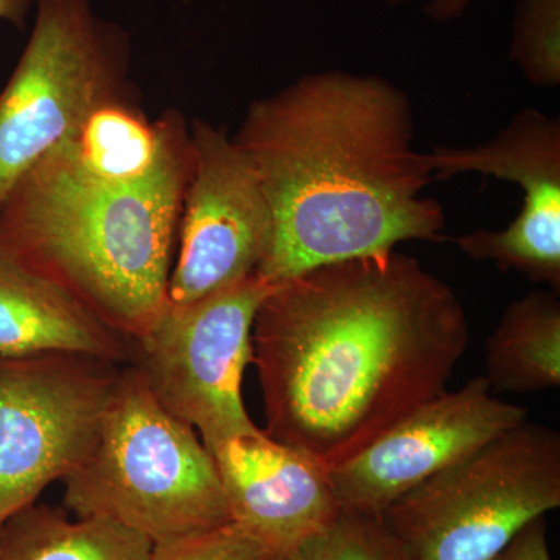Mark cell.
<instances>
[{"label":"cell","mask_w":560,"mask_h":560,"mask_svg":"<svg viewBox=\"0 0 560 560\" xmlns=\"http://www.w3.org/2000/svg\"><path fill=\"white\" fill-rule=\"evenodd\" d=\"M433 180L478 173L518 184L523 206L501 231L475 230L453 238L471 260L490 261L560 294V121L528 108L474 147H434L425 153Z\"/></svg>","instance_id":"obj_10"},{"label":"cell","mask_w":560,"mask_h":560,"mask_svg":"<svg viewBox=\"0 0 560 560\" xmlns=\"http://www.w3.org/2000/svg\"><path fill=\"white\" fill-rule=\"evenodd\" d=\"M510 58L533 86H560V0H518Z\"/></svg>","instance_id":"obj_17"},{"label":"cell","mask_w":560,"mask_h":560,"mask_svg":"<svg viewBox=\"0 0 560 560\" xmlns=\"http://www.w3.org/2000/svg\"><path fill=\"white\" fill-rule=\"evenodd\" d=\"M279 560H285V559H279Z\"/></svg>","instance_id":"obj_23"},{"label":"cell","mask_w":560,"mask_h":560,"mask_svg":"<svg viewBox=\"0 0 560 560\" xmlns=\"http://www.w3.org/2000/svg\"><path fill=\"white\" fill-rule=\"evenodd\" d=\"M130 35L92 0H35L31 36L0 91V202L14 180L128 92Z\"/></svg>","instance_id":"obj_6"},{"label":"cell","mask_w":560,"mask_h":560,"mask_svg":"<svg viewBox=\"0 0 560 560\" xmlns=\"http://www.w3.org/2000/svg\"><path fill=\"white\" fill-rule=\"evenodd\" d=\"M234 142L275 220L259 275L283 282L323 265L440 242L444 208L415 145L410 98L377 75L305 73L246 109Z\"/></svg>","instance_id":"obj_2"},{"label":"cell","mask_w":560,"mask_h":560,"mask_svg":"<svg viewBox=\"0 0 560 560\" xmlns=\"http://www.w3.org/2000/svg\"><path fill=\"white\" fill-rule=\"evenodd\" d=\"M560 506V434L525 422L378 515L397 560H490Z\"/></svg>","instance_id":"obj_5"},{"label":"cell","mask_w":560,"mask_h":560,"mask_svg":"<svg viewBox=\"0 0 560 560\" xmlns=\"http://www.w3.org/2000/svg\"><path fill=\"white\" fill-rule=\"evenodd\" d=\"M390 5L408 2V0H385ZM477 0H425L423 3V13L430 20L436 22H451L459 20L467 10L470 9Z\"/></svg>","instance_id":"obj_21"},{"label":"cell","mask_w":560,"mask_h":560,"mask_svg":"<svg viewBox=\"0 0 560 560\" xmlns=\"http://www.w3.org/2000/svg\"><path fill=\"white\" fill-rule=\"evenodd\" d=\"M176 116L178 110H167L150 120L127 92L98 105L57 147L94 178L135 183L156 167Z\"/></svg>","instance_id":"obj_15"},{"label":"cell","mask_w":560,"mask_h":560,"mask_svg":"<svg viewBox=\"0 0 560 560\" xmlns=\"http://www.w3.org/2000/svg\"><path fill=\"white\" fill-rule=\"evenodd\" d=\"M125 366L79 353L0 357V525L86 458Z\"/></svg>","instance_id":"obj_8"},{"label":"cell","mask_w":560,"mask_h":560,"mask_svg":"<svg viewBox=\"0 0 560 560\" xmlns=\"http://www.w3.org/2000/svg\"><path fill=\"white\" fill-rule=\"evenodd\" d=\"M35 0H0V22L22 28L27 24Z\"/></svg>","instance_id":"obj_22"},{"label":"cell","mask_w":560,"mask_h":560,"mask_svg":"<svg viewBox=\"0 0 560 560\" xmlns=\"http://www.w3.org/2000/svg\"><path fill=\"white\" fill-rule=\"evenodd\" d=\"M190 165L180 113L156 167L135 183L94 178L55 147L0 202V253L131 341L167 304Z\"/></svg>","instance_id":"obj_3"},{"label":"cell","mask_w":560,"mask_h":560,"mask_svg":"<svg viewBox=\"0 0 560 560\" xmlns=\"http://www.w3.org/2000/svg\"><path fill=\"white\" fill-rule=\"evenodd\" d=\"M61 482L77 517L109 518L153 544L231 522L200 434L165 411L128 364L94 447Z\"/></svg>","instance_id":"obj_4"},{"label":"cell","mask_w":560,"mask_h":560,"mask_svg":"<svg viewBox=\"0 0 560 560\" xmlns=\"http://www.w3.org/2000/svg\"><path fill=\"white\" fill-rule=\"evenodd\" d=\"M231 522L287 559L340 514L330 467L264 430L208 447Z\"/></svg>","instance_id":"obj_12"},{"label":"cell","mask_w":560,"mask_h":560,"mask_svg":"<svg viewBox=\"0 0 560 560\" xmlns=\"http://www.w3.org/2000/svg\"><path fill=\"white\" fill-rule=\"evenodd\" d=\"M490 560H551L545 517L523 526L514 539Z\"/></svg>","instance_id":"obj_20"},{"label":"cell","mask_w":560,"mask_h":560,"mask_svg":"<svg viewBox=\"0 0 560 560\" xmlns=\"http://www.w3.org/2000/svg\"><path fill=\"white\" fill-rule=\"evenodd\" d=\"M153 541L105 517L31 504L0 525V560H150Z\"/></svg>","instance_id":"obj_16"},{"label":"cell","mask_w":560,"mask_h":560,"mask_svg":"<svg viewBox=\"0 0 560 560\" xmlns=\"http://www.w3.org/2000/svg\"><path fill=\"white\" fill-rule=\"evenodd\" d=\"M272 283L260 275L187 304L167 301L131 340L128 366L165 411L206 447L256 433L242 386L253 363V326Z\"/></svg>","instance_id":"obj_7"},{"label":"cell","mask_w":560,"mask_h":560,"mask_svg":"<svg viewBox=\"0 0 560 560\" xmlns=\"http://www.w3.org/2000/svg\"><path fill=\"white\" fill-rule=\"evenodd\" d=\"M548 289L508 305L486 346V381L495 393H540L560 385V301Z\"/></svg>","instance_id":"obj_14"},{"label":"cell","mask_w":560,"mask_h":560,"mask_svg":"<svg viewBox=\"0 0 560 560\" xmlns=\"http://www.w3.org/2000/svg\"><path fill=\"white\" fill-rule=\"evenodd\" d=\"M285 560H397L381 518L341 508L330 525Z\"/></svg>","instance_id":"obj_18"},{"label":"cell","mask_w":560,"mask_h":560,"mask_svg":"<svg viewBox=\"0 0 560 560\" xmlns=\"http://www.w3.org/2000/svg\"><path fill=\"white\" fill-rule=\"evenodd\" d=\"M469 341L455 290L396 249L276 283L253 326L264 431L337 466L445 390Z\"/></svg>","instance_id":"obj_1"},{"label":"cell","mask_w":560,"mask_h":560,"mask_svg":"<svg viewBox=\"0 0 560 560\" xmlns=\"http://www.w3.org/2000/svg\"><path fill=\"white\" fill-rule=\"evenodd\" d=\"M150 560H279L235 523L154 541Z\"/></svg>","instance_id":"obj_19"},{"label":"cell","mask_w":560,"mask_h":560,"mask_svg":"<svg viewBox=\"0 0 560 560\" xmlns=\"http://www.w3.org/2000/svg\"><path fill=\"white\" fill-rule=\"evenodd\" d=\"M528 410L497 399L485 375L458 390H442L378 434L363 451L330 467L341 508L382 514L410 492L504 431Z\"/></svg>","instance_id":"obj_11"},{"label":"cell","mask_w":560,"mask_h":560,"mask_svg":"<svg viewBox=\"0 0 560 560\" xmlns=\"http://www.w3.org/2000/svg\"><path fill=\"white\" fill-rule=\"evenodd\" d=\"M191 165L178 224L168 301L187 304L259 275L275 220L253 164L231 136L190 124Z\"/></svg>","instance_id":"obj_9"},{"label":"cell","mask_w":560,"mask_h":560,"mask_svg":"<svg viewBox=\"0 0 560 560\" xmlns=\"http://www.w3.org/2000/svg\"><path fill=\"white\" fill-rule=\"evenodd\" d=\"M79 353L130 363L131 341L60 287L0 253V357Z\"/></svg>","instance_id":"obj_13"}]
</instances>
